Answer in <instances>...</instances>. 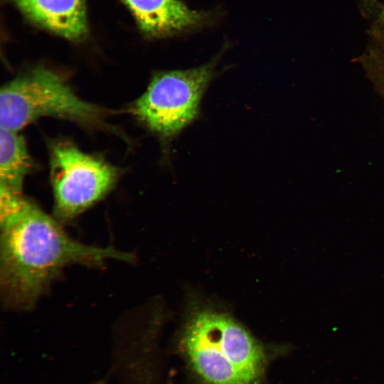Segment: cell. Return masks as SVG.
Returning <instances> with one entry per match:
<instances>
[{"label":"cell","instance_id":"7a4b0ae2","mask_svg":"<svg viewBox=\"0 0 384 384\" xmlns=\"http://www.w3.org/2000/svg\"><path fill=\"white\" fill-rule=\"evenodd\" d=\"M109 111L79 97L56 73L35 68L1 89V128L18 132L43 117L68 119L90 128H107Z\"/></svg>","mask_w":384,"mask_h":384},{"label":"cell","instance_id":"277c9868","mask_svg":"<svg viewBox=\"0 0 384 384\" xmlns=\"http://www.w3.org/2000/svg\"><path fill=\"white\" fill-rule=\"evenodd\" d=\"M50 167L54 213L61 221L75 218L102 198L117 177L114 166L65 142L51 144Z\"/></svg>","mask_w":384,"mask_h":384},{"label":"cell","instance_id":"52a82bcc","mask_svg":"<svg viewBox=\"0 0 384 384\" xmlns=\"http://www.w3.org/2000/svg\"><path fill=\"white\" fill-rule=\"evenodd\" d=\"M34 25L73 41L88 33L86 0H9Z\"/></svg>","mask_w":384,"mask_h":384},{"label":"cell","instance_id":"ba28073f","mask_svg":"<svg viewBox=\"0 0 384 384\" xmlns=\"http://www.w3.org/2000/svg\"><path fill=\"white\" fill-rule=\"evenodd\" d=\"M32 161L23 137L18 132L0 130V187L22 193L24 178Z\"/></svg>","mask_w":384,"mask_h":384},{"label":"cell","instance_id":"3957f363","mask_svg":"<svg viewBox=\"0 0 384 384\" xmlns=\"http://www.w3.org/2000/svg\"><path fill=\"white\" fill-rule=\"evenodd\" d=\"M216 63L213 60L192 69L156 73L131 105V113L161 140L169 142L198 117Z\"/></svg>","mask_w":384,"mask_h":384},{"label":"cell","instance_id":"5b68a950","mask_svg":"<svg viewBox=\"0 0 384 384\" xmlns=\"http://www.w3.org/2000/svg\"><path fill=\"white\" fill-rule=\"evenodd\" d=\"M187 324L211 346L223 361L253 384L261 381L269 355L242 326L226 314L205 309L193 312Z\"/></svg>","mask_w":384,"mask_h":384},{"label":"cell","instance_id":"8992f818","mask_svg":"<svg viewBox=\"0 0 384 384\" xmlns=\"http://www.w3.org/2000/svg\"><path fill=\"white\" fill-rule=\"evenodd\" d=\"M131 12L139 30L149 38H161L198 27L209 18L179 0H120Z\"/></svg>","mask_w":384,"mask_h":384},{"label":"cell","instance_id":"6da1fadb","mask_svg":"<svg viewBox=\"0 0 384 384\" xmlns=\"http://www.w3.org/2000/svg\"><path fill=\"white\" fill-rule=\"evenodd\" d=\"M0 222L1 287L11 307L33 306L68 265L99 267L107 260H133L129 252L73 239L58 220L23 196L0 211Z\"/></svg>","mask_w":384,"mask_h":384}]
</instances>
